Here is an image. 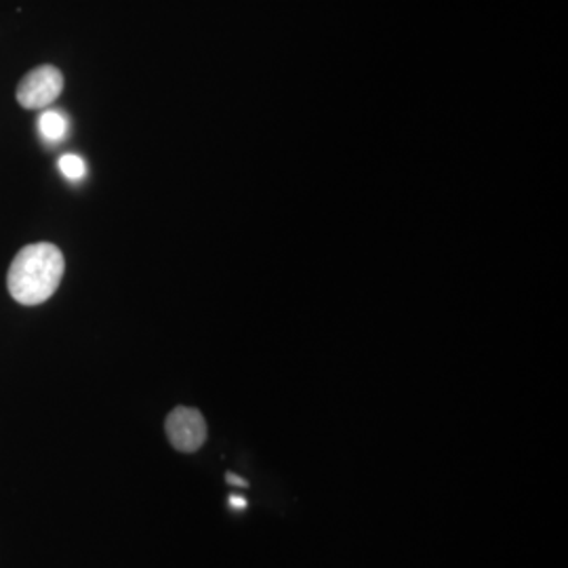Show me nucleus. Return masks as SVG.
I'll list each match as a JSON object with an SVG mask.
<instances>
[{
  "instance_id": "7",
  "label": "nucleus",
  "mask_w": 568,
  "mask_h": 568,
  "mask_svg": "<svg viewBox=\"0 0 568 568\" xmlns=\"http://www.w3.org/2000/svg\"><path fill=\"white\" fill-rule=\"evenodd\" d=\"M230 506L232 508H246V499H243V497H230Z\"/></svg>"
},
{
  "instance_id": "5",
  "label": "nucleus",
  "mask_w": 568,
  "mask_h": 568,
  "mask_svg": "<svg viewBox=\"0 0 568 568\" xmlns=\"http://www.w3.org/2000/svg\"><path fill=\"white\" fill-rule=\"evenodd\" d=\"M60 169L61 173H63L68 180H81L82 175H84V171H87L84 161L79 159V156H74V154L61 156Z\"/></svg>"
},
{
  "instance_id": "3",
  "label": "nucleus",
  "mask_w": 568,
  "mask_h": 568,
  "mask_svg": "<svg viewBox=\"0 0 568 568\" xmlns=\"http://www.w3.org/2000/svg\"><path fill=\"white\" fill-rule=\"evenodd\" d=\"M169 443L182 453H194L206 443V422L203 413L190 406H178L166 417Z\"/></svg>"
},
{
  "instance_id": "1",
  "label": "nucleus",
  "mask_w": 568,
  "mask_h": 568,
  "mask_svg": "<svg viewBox=\"0 0 568 568\" xmlns=\"http://www.w3.org/2000/svg\"><path fill=\"white\" fill-rule=\"evenodd\" d=\"M65 272L60 246L34 243L23 246L11 262L7 286L21 305H41L55 295Z\"/></svg>"
},
{
  "instance_id": "2",
  "label": "nucleus",
  "mask_w": 568,
  "mask_h": 568,
  "mask_svg": "<svg viewBox=\"0 0 568 568\" xmlns=\"http://www.w3.org/2000/svg\"><path fill=\"white\" fill-rule=\"evenodd\" d=\"M63 91V74L60 68L44 63L30 70L16 91V98L26 110H42L55 102Z\"/></svg>"
},
{
  "instance_id": "6",
  "label": "nucleus",
  "mask_w": 568,
  "mask_h": 568,
  "mask_svg": "<svg viewBox=\"0 0 568 568\" xmlns=\"http://www.w3.org/2000/svg\"><path fill=\"white\" fill-rule=\"evenodd\" d=\"M225 480H227L230 485H234V487H246V480L241 478V476H234V474H225Z\"/></svg>"
},
{
  "instance_id": "4",
  "label": "nucleus",
  "mask_w": 568,
  "mask_h": 568,
  "mask_svg": "<svg viewBox=\"0 0 568 568\" xmlns=\"http://www.w3.org/2000/svg\"><path fill=\"white\" fill-rule=\"evenodd\" d=\"M41 133L49 142H60L68 133V121L60 112H44L39 121Z\"/></svg>"
}]
</instances>
